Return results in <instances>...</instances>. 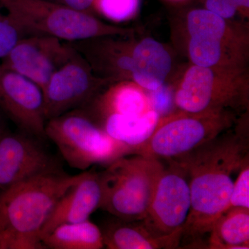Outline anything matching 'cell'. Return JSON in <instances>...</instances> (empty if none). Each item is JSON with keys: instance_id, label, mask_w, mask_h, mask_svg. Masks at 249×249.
<instances>
[{"instance_id": "6da1fadb", "label": "cell", "mask_w": 249, "mask_h": 249, "mask_svg": "<svg viewBox=\"0 0 249 249\" xmlns=\"http://www.w3.org/2000/svg\"><path fill=\"white\" fill-rule=\"evenodd\" d=\"M248 132L230 128L174 160L188 176L191 208L181 242L201 246L226 211L233 186L232 175L249 160Z\"/></svg>"}, {"instance_id": "7a4b0ae2", "label": "cell", "mask_w": 249, "mask_h": 249, "mask_svg": "<svg viewBox=\"0 0 249 249\" xmlns=\"http://www.w3.org/2000/svg\"><path fill=\"white\" fill-rule=\"evenodd\" d=\"M83 175L52 172L0 191L1 249H45L42 228L59 199Z\"/></svg>"}, {"instance_id": "3957f363", "label": "cell", "mask_w": 249, "mask_h": 249, "mask_svg": "<svg viewBox=\"0 0 249 249\" xmlns=\"http://www.w3.org/2000/svg\"><path fill=\"white\" fill-rule=\"evenodd\" d=\"M164 164L139 155L121 157L100 173L102 199L99 209L126 222L142 221Z\"/></svg>"}, {"instance_id": "277c9868", "label": "cell", "mask_w": 249, "mask_h": 249, "mask_svg": "<svg viewBox=\"0 0 249 249\" xmlns=\"http://www.w3.org/2000/svg\"><path fill=\"white\" fill-rule=\"evenodd\" d=\"M0 7L27 36H52L65 42H77L127 32L53 0H0Z\"/></svg>"}, {"instance_id": "5b68a950", "label": "cell", "mask_w": 249, "mask_h": 249, "mask_svg": "<svg viewBox=\"0 0 249 249\" xmlns=\"http://www.w3.org/2000/svg\"><path fill=\"white\" fill-rule=\"evenodd\" d=\"M45 136L58 147L67 164L75 169L106 166L132 153L129 147L108 135L83 108L49 119Z\"/></svg>"}, {"instance_id": "8992f818", "label": "cell", "mask_w": 249, "mask_h": 249, "mask_svg": "<svg viewBox=\"0 0 249 249\" xmlns=\"http://www.w3.org/2000/svg\"><path fill=\"white\" fill-rule=\"evenodd\" d=\"M234 121V116L228 110L200 113L180 110L168 114L160 117L151 137L132 155L175 160L231 128Z\"/></svg>"}, {"instance_id": "52a82bcc", "label": "cell", "mask_w": 249, "mask_h": 249, "mask_svg": "<svg viewBox=\"0 0 249 249\" xmlns=\"http://www.w3.org/2000/svg\"><path fill=\"white\" fill-rule=\"evenodd\" d=\"M174 103L190 113L240 109L248 103V89L237 67H204L187 70Z\"/></svg>"}, {"instance_id": "ba28073f", "label": "cell", "mask_w": 249, "mask_h": 249, "mask_svg": "<svg viewBox=\"0 0 249 249\" xmlns=\"http://www.w3.org/2000/svg\"><path fill=\"white\" fill-rule=\"evenodd\" d=\"M109 80L96 76L78 52L53 73L42 90L47 121L85 107Z\"/></svg>"}, {"instance_id": "9c48e42d", "label": "cell", "mask_w": 249, "mask_h": 249, "mask_svg": "<svg viewBox=\"0 0 249 249\" xmlns=\"http://www.w3.org/2000/svg\"><path fill=\"white\" fill-rule=\"evenodd\" d=\"M163 168L142 225L154 235H170L183 229L190 208L191 193L188 176L174 160Z\"/></svg>"}, {"instance_id": "30bf717a", "label": "cell", "mask_w": 249, "mask_h": 249, "mask_svg": "<svg viewBox=\"0 0 249 249\" xmlns=\"http://www.w3.org/2000/svg\"><path fill=\"white\" fill-rule=\"evenodd\" d=\"M76 49L70 43L47 36L23 37L1 65L26 77L44 89L57 70L68 62Z\"/></svg>"}, {"instance_id": "8fae6325", "label": "cell", "mask_w": 249, "mask_h": 249, "mask_svg": "<svg viewBox=\"0 0 249 249\" xmlns=\"http://www.w3.org/2000/svg\"><path fill=\"white\" fill-rule=\"evenodd\" d=\"M0 109L21 132L45 139L47 123L40 87L0 63Z\"/></svg>"}, {"instance_id": "7c38bea8", "label": "cell", "mask_w": 249, "mask_h": 249, "mask_svg": "<svg viewBox=\"0 0 249 249\" xmlns=\"http://www.w3.org/2000/svg\"><path fill=\"white\" fill-rule=\"evenodd\" d=\"M40 140L23 132H8L0 139V191L37 175L61 170Z\"/></svg>"}, {"instance_id": "4fadbf2b", "label": "cell", "mask_w": 249, "mask_h": 249, "mask_svg": "<svg viewBox=\"0 0 249 249\" xmlns=\"http://www.w3.org/2000/svg\"><path fill=\"white\" fill-rule=\"evenodd\" d=\"M102 199L100 173L88 170L59 199L42 228L41 241L58 226L88 220L99 209Z\"/></svg>"}, {"instance_id": "5bb4252c", "label": "cell", "mask_w": 249, "mask_h": 249, "mask_svg": "<svg viewBox=\"0 0 249 249\" xmlns=\"http://www.w3.org/2000/svg\"><path fill=\"white\" fill-rule=\"evenodd\" d=\"M130 75L134 83L145 91H154L164 84L172 67L170 53L158 41L147 37L131 52Z\"/></svg>"}, {"instance_id": "9a60e30c", "label": "cell", "mask_w": 249, "mask_h": 249, "mask_svg": "<svg viewBox=\"0 0 249 249\" xmlns=\"http://www.w3.org/2000/svg\"><path fill=\"white\" fill-rule=\"evenodd\" d=\"M101 231L107 249H161L178 248L181 243L183 229L159 237L149 232L140 221L126 222L118 219L108 224Z\"/></svg>"}, {"instance_id": "2e32d148", "label": "cell", "mask_w": 249, "mask_h": 249, "mask_svg": "<svg viewBox=\"0 0 249 249\" xmlns=\"http://www.w3.org/2000/svg\"><path fill=\"white\" fill-rule=\"evenodd\" d=\"M82 108L91 116L109 114L140 115L152 109L145 90L134 82L127 81L116 83L102 94L98 93Z\"/></svg>"}, {"instance_id": "e0dca14e", "label": "cell", "mask_w": 249, "mask_h": 249, "mask_svg": "<svg viewBox=\"0 0 249 249\" xmlns=\"http://www.w3.org/2000/svg\"><path fill=\"white\" fill-rule=\"evenodd\" d=\"M91 117L108 135L127 145L132 153L151 137L160 115L152 109L140 115L109 114Z\"/></svg>"}, {"instance_id": "ac0fdd59", "label": "cell", "mask_w": 249, "mask_h": 249, "mask_svg": "<svg viewBox=\"0 0 249 249\" xmlns=\"http://www.w3.org/2000/svg\"><path fill=\"white\" fill-rule=\"evenodd\" d=\"M206 247L211 249H249V209H228L214 223Z\"/></svg>"}, {"instance_id": "d6986e66", "label": "cell", "mask_w": 249, "mask_h": 249, "mask_svg": "<svg viewBox=\"0 0 249 249\" xmlns=\"http://www.w3.org/2000/svg\"><path fill=\"white\" fill-rule=\"evenodd\" d=\"M42 243L45 249L105 248L101 229L89 219L58 226L42 239Z\"/></svg>"}, {"instance_id": "ffe728a7", "label": "cell", "mask_w": 249, "mask_h": 249, "mask_svg": "<svg viewBox=\"0 0 249 249\" xmlns=\"http://www.w3.org/2000/svg\"><path fill=\"white\" fill-rule=\"evenodd\" d=\"M235 39L191 36L188 53L193 65L204 67H236Z\"/></svg>"}, {"instance_id": "44dd1931", "label": "cell", "mask_w": 249, "mask_h": 249, "mask_svg": "<svg viewBox=\"0 0 249 249\" xmlns=\"http://www.w3.org/2000/svg\"><path fill=\"white\" fill-rule=\"evenodd\" d=\"M187 27L190 37H217L235 39L227 19L208 9H196L191 11L187 18Z\"/></svg>"}, {"instance_id": "7402d4cb", "label": "cell", "mask_w": 249, "mask_h": 249, "mask_svg": "<svg viewBox=\"0 0 249 249\" xmlns=\"http://www.w3.org/2000/svg\"><path fill=\"white\" fill-rule=\"evenodd\" d=\"M141 0H93V9L114 21L130 19L140 7Z\"/></svg>"}, {"instance_id": "603a6c76", "label": "cell", "mask_w": 249, "mask_h": 249, "mask_svg": "<svg viewBox=\"0 0 249 249\" xmlns=\"http://www.w3.org/2000/svg\"><path fill=\"white\" fill-rule=\"evenodd\" d=\"M26 36L24 29L7 13L0 11V61Z\"/></svg>"}, {"instance_id": "cb8c5ba5", "label": "cell", "mask_w": 249, "mask_h": 249, "mask_svg": "<svg viewBox=\"0 0 249 249\" xmlns=\"http://www.w3.org/2000/svg\"><path fill=\"white\" fill-rule=\"evenodd\" d=\"M232 208L249 209V160L239 170L233 183L227 210Z\"/></svg>"}, {"instance_id": "d4e9b609", "label": "cell", "mask_w": 249, "mask_h": 249, "mask_svg": "<svg viewBox=\"0 0 249 249\" xmlns=\"http://www.w3.org/2000/svg\"><path fill=\"white\" fill-rule=\"evenodd\" d=\"M152 109L161 114L169 110L172 103H174V94L168 87L164 84L158 89L150 91L148 94Z\"/></svg>"}, {"instance_id": "484cf974", "label": "cell", "mask_w": 249, "mask_h": 249, "mask_svg": "<svg viewBox=\"0 0 249 249\" xmlns=\"http://www.w3.org/2000/svg\"><path fill=\"white\" fill-rule=\"evenodd\" d=\"M206 9L228 19L235 16L238 10L228 0H206Z\"/></svg>"}, {"instance_id": "4316f807", "label": "cell", "mask_w": 249, "mask_h": 249, "mask_svg": "<svg viewBox=\"0 0 249 249\" xmlns=\"http://www.w3.org/2000/svg\"><path fill=\"white\" fill-rule=\"evenodd\" d=\"M58 2L81 12L90 14L93 9V0H55Z\"/></svg>"}, {"instance_id": "83f0119b", "label": "cell", "mask_w": 249, "mask_h": 249, "mask_svg": "<svg viewBox=\"0 0 249 249\" xmlns=\"http://www.w3.org/2000/svg\"><path fill=\"white\" fill-rule=\"evenodd\" d=\"M228 1L235 6L237 10L249 9V0H228Z\"/></svg>"}, {"instance_id": "f1b7e54d", "label": "cell", "mask_w": 249, "mask_h": 249, "mask_svg": "<svg viewBox=\"0 0 249 249\" xmlns=\"http://www.w3.org/2000/svg\"><path fill=\"white\" fill-rule=\"evenodd\" d=\"M4 116V113L0 109V139H1L6 132H9V131L7 130V128H6Z\"/></svg>"}, {"instance_id": "f546056e", "label": "cell", "mask_w": 249, "mask_h": 249, "mask_svg": "<svg viewBox=\"0 0 249 249\" xmlns=\"http://www.w3.org/2000/svg\"><path fill=\"white\" fill-rule=\"evenodd\" d=\"M0 249H1V242H0Z\"/></svg>"}, {"instance_id": "4dcf8cb0", "label": "cell", "mask_w": 249, "mask_h": 249, "mask_svg": "<svg viewBox=\"0 0 249 249\" xmlns=\"http://www.w3.org/2000/svg\"><path fill=\"white\" fill-rule=\"evenodd\" d=\"M53 1H55V0H53Z\"/></svg>"}]
</instances>
